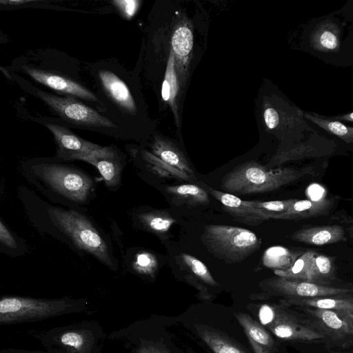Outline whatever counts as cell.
<instances>
[{"mask_svg": "<svg viewBox=\"0 0 353 353\" xmlns=\"http://www.w3.org/2000/svg\"><path fill=\"white\" fill-rule=\"evenodd\" d=\"M61 342L66 346L79 349L83 346L84 341L78 332H68L61 336Z\"/></svg>", "mask_w": 353, "mask_h": 353, "instance_id": "obj_36", "label": "cell"}, {"mask_svg": "<svg viewBox=\"0 0 353 353\" xmlns=\"http://www.w3.org/2000/svg\"><path fill=\"white\" fill-rule=\"evenodd\" d=\"M152 153L165 163L196 179L194 172L182 151L171 141L156 135L151 145Z\"/></svg>", "mask_w": 353, "mask_h": 353, "instance_id": "obj_20", "label": "cell"}, {"mask_svg": "<svg viewBox=\"0 0 353 353\" xmlns=\"http://www.w3.org/2000/svg\"><path fill=\"white\" fill-rule=\"evenodd\" d=\"M336 202L334 198L296 199L285 212L273 216L272 219L297 221L325 216L329 214Z\"/></svg>", "mask_w": 353, "mask_h": 353, "instance_id": "obj_17", "label": "cell"}, {"mask_svg": "<svg viewBox=\"0 0 353 353\" xmlns=\"http://www.w3.org/2000/svg\"><path fill=\"white\" fill-rule=\"evenodd\" d=\"M193 34L186 23H179L172 37V50L174 55L176 72L179 71L181 79L185 80L187 68L193 48Z\"/></svg>", "mask_w": 353, "mask_h": 353, "instance_id": "obj_19", "label": "cell"}, {"mask_svg": "<svg viewBox=\"0 0 353 353\" xmlns=\"http://www.w3.org/2000/svg\"><path fill=\"white\" fill-rule=\"evenodd\" d=\"M306 322L336 345H353V319L349 314L332 310L299 307Z\"/></svg>", "mask_w": 353, "mask_h": 353, "instance_id": "obj_8", "label": "cell"}, {"mask_svg": "<svg viewBox=\"0 0 353 353\" xmlns=\"http://www.w3.org/2000/svg\"><path fill=\"white\" fill-rule=\"evenodd\" d=\"M336 150L337 145L334 141L315 132L299 142L282 144L265 166L274 168L291 161L331 157L336 153Z\"/></svg>", "mask_w": 353, "mask_h": 353, "instance_id": "obj_9", "label": "cell"}, {"mask_svg": "<svg viewBox=\"0 0 353 353\" xmlns=\"http://www.w3.org/2000/svg\"><path fill=\"white\" fill-rule=\"evenodd\" d=\"M263 119L268 130L283 145L299 142L315 132L305 120L302 110L278 97L265 100Z\"/></svg>", "mask_w": 353, "mask_h": 353, "instance_id": "obj_3", "label": "cell"}, {"mask_svg": "<svg viewBox=\"0 0 353 353\" xmlns=\"http://www.w3.org/2000/svg\"><path fill=\"white\" fill-rule=\"evenodd\" d=\"M33 93L60 118L72 125L97 129L117 127L108 118L72 97H61L37 89Z\"/></svg>", "mask_w": 353, "mask_h": 353, "instance_id": "obj_7", "label": "cell"}, {"mask_svg": "<svg viewBox=\"0 0 353 353\" xmlns=\"http://www.w3.org/2000/svg\"><path fill=\"white\" fill-rule=\"evenodd\" d=\"M22 68L24 72L36 82L63 94L100 103L99 99L90 90L67 77L27 65H23Z\"/></svg>", "mask_w": 353, "mask_h": 353, "instance_id": "obj_14", "label": "cell"}, {"mask_svg": "<svg viewBox=\"0 0 353 353\" xmlns=\"http://www.w3.org/2000/svg\"><path fill=\"white\" fill-rule=\"evenodd\" d=\"M199 183L209 194L221 203L223 210L237 222L256 226L268 220L263 211L251 205L250 201H244L234 194L216 190L203 181H199Z\"/></svg>", "mask_w": 353, "mask_h": 353, "instance_id": "obj_11", "label": "cell"}, {"mask_svg": "<svg viewBox=\"0 0 353 353\" xmlns=\"http://www.w3.org/2000/svg\"><path fill=\"white\" fill-rule=\"evenodd\" d=\"M74 160L84 161L93 165L108 186L113 187L119 184L122 165L117 152L112 147H103L90 154L79 156Z\"/></svg>", "mask_w": 353, "mask_h": 353, "instance_id": "obj_15", "label": "cell"}, {"mask_svg": "<svg viewBox=\"0 0 353 353\" xmlns=\"http://www.w3.org/2000/svg\"><path fill=\"white\" fill-rule=\"evenodd\" d=\"M179 256L181 263L197 278L208 285H217L208 268L201 261L186 253H181Z\"/></svg>", "mask_w": 353, "mask_h": 353, "instance_id": "obj_30", "label": "cell"}, {"mask_svg": "<svg viewBox=\"0 0 353 353\" xmlns=\"http://www.w3.org/2000/svg\"><path fill=\"white\" fill-rule=\"evenodd\" d=\"M276 311L268 305H263L259 310V319L261 324L266 325L272 323L275 318Z\"/></svg>", "mask_w": 353, "mask_h": 353, "instance_id": "obj_37", "label": "cell"}, {"mask_svg": "<svg viewBox=\"0 0 353 353\" xmlns=\"http://www.w3.org/2000/svg\"><path fill=\"white\" fill-rule=\"evenodd\" d=\"M245 330L251 339L252 343L271 347L273 344L272 339L270 334L265 332L260 325L250 321L246 316L239 318Z\"/></svg>", "mask_w": 353, "mask_h": 353, "instance_id": "obj_33", "label": "cell"}, {"mask_svg": "<svg viewBox=\"0 0 353 353\" xmlns=\"http://www.w3.org/2000/svg\"><path fill=\"white\" fill-rule=\"evenodd\" d=\"M139 219L148 230L162 234L166 233L176 220L168 212L154 210L139 215Z\"/></svg>", "mask_w": 353, "mask_h": 353, "instance_id": "obj_29", "label": "cell"}, {"mask_svg": "<svg viewBox=\"0 0 353 353\" xmlns=\"http://www.w3.org/2000/svg\"><path fill=\"white\" fill-rule=\"evenodd\" d=\"M332 120H336V121H349V122H353V112L344 114L342 115H337L331 118H329Z\"/></svg>", "mask_w": 353, "mask_h": 353, "instance_id": "obj_41", "label": "cell"}, {"mask_svg": "<svg viewBox=\"0 0 353 353\" xmlns=\"http://www.w3.org/2000/svg\"><path fill=\"white\" fill-rule=\"evenodd\" d=\"M98 78L105 93L119 107L127 113H137V105L132 94L121 78L108 70H100Z\"/></svg>", "mask_w": 353, "mask_h": 353, "instance_id": "obj_16", "label": "cell"}, {"mask_svg": "<svg viewBox=\"0 0 353 353\" xmlns=\"http://www.w3.org/2000/svg\"><path fill=\"white\" fill-rule=\"evenodd\" d=\"M179 90V81L175 66L174 55L172 50H171L167 62L164 79L162 83L161 97L171 107L177 125H179V114L176 100Z\"/></svg>", "mask_w": 353, "mask_h": 353, "instance_id": "obj_24", "label": "cell"}, {"mask_svg": "<svg viewBox=\"0 0 353 353\" xmlns=\"http://www.w3.org/2000/svg\"><path fill=\"white\" fill-rule=\"evenodd\" d=\"M165 190L176 205L197 207L210 203L208 193L197 185L188 183L167 186Z\"/></svg>", "mask_w": 353, "mask_h": 353, "instance_id": "obj_23", "label": "cell"}, {"mask_svg": "<svg viewBox=\"0 0 353 353\" xmlns=\"http://www.w3.org/2000/svg\"><path fill=\"white\" fill-rule=\"evenodd\" d=\"M112 3L126 19H130L136 14L140 1L137 0H115Z\"/></svg>", "mask_w": 353, "mask_h": 353, "instance_id": "obj_35", "label": "cell"}, {"mask_svg": "<svg viewBox=\"0 0 353 353\" xmlns=\"http://www.w3.org/2000/svg\"><path fill=\"white\" fill-rule=\"evenodd\" d=\"M294 241L322 246L343 241L345 239L343 228L339 225H327L301 228L291 236Z\"/></svg>", "mask_w": 353, "mask_h": 353, "instance_id": "obj_18", "label": "cell"}, {"mask_svg": "<svg viewBox=\"0 0 353 353\" xmlns=\"http://www.w3.org/2000/svg\"><path fill=\"white\" fill-rule=\"evenodd\" d=\"M304 118L344 142L353 143V127L346 125L339 121L327 119L315 113L304 112Z\"/></svg>", "mask_w": 353, "mask_h": 353, "instance_id": "obj_27", "label": "cell"}, {"mask_svg": "<svg viewBox=\"0 0 353 353\" xmlns=\"http://www.w3.org/2000/svg\"><path fill=\"white\" fill-rule=\"evenodd\" d=\"M312 167L269 168L255 161H248L234 168L221 182L223 192L232 194H252L274 192L313 174Z\"/></svg>", "mask_w": 353, "mask_h": 353, "instance_id": "obj_1", "label": "cell"}, {"mask_svg": "<svg viewBox=\"0 0 353 353\" xmlns=\"http://www.w3.org/2000/svg\"><path fill=\"white\" fill-rule=\"evenodd\" d=\"M310 43L317 51H339L341 45V30L337 24L332 21L324 20L312 30L310 36Z\"/></svg>", "mask_w": 353, "mask_h": 353, "instance_id": "obj_22", "label": "cell"}, {"mask_svg": "<svg viewBox=\"0 0 353 353\" xmlns=\"http://www.w3.org/2000/svg\"><path fill=\"white\" fill-rule=\"evenodd\" d=\"M332 219L337 220L339 223L345 224H353V216H350L346 214H339L337 216L332 217Z\"/></svg>", "mask_w": 353, "mask_h": 353, "instance_id": "obj_40", "label": "cell"}, {"mask_svg": "<svg viewBox=\"0 0 353 353\" xmlns=\"http://www.w3.org/2000/svg\"><path fill=\"white\" fill-rule=\"evenodd\" d=\"M201 240L210 254L228 264L241 263L261 245V239L253 232L221 224L204 225Z\"/></svg>", "mask_w": 353, "mask_h": 353, "instance_id": "obj_2", "label": "cell"}, {"mask_svg": "<svg viewBox=\"0 0 353 353\" xmlns=\"http://www.w3.org/2000/svg\"><path fill=\"white\" fill-rule=\"evenodd\" d=\"M71 307L65 300L6 296L0 301V323L3 325L46 319L63 314Z\"/></svg>", "mask_w": 353, "mask_h": 353, "instance_id": "obj_5", "label": "cell"}, {"mask_svg": "<svg viewBox=\"0 0 353 353\" xmlns=\"http://www.w3.org/2000/svg\"><path fill=\"white\" fill-rule=\"evenodd\" d=\"M285 303L298 307L332 310L353 314V293L310 299H285Z\"/></svg>", "mask_w": 353, "mask_h": 353, "instance_id": "obj_21", "label": "cell"}, {"mask_svg": "<svg viewBox=\"0 0 353 353\" xmlns=\"http://www.w3.org/2000/svg\"><path fill=\"white\" fill-rule=\"evenodd\" d=\"M52 132L57 145V157L65 160H74L79 156L90 154L103 147L86 141L63 125L45 123Z\"/></svg>", "mask_w": 353, "mask_h": 353, "instance_id": "obj_13", "label": "cell"}, {"mask_svg": "<svg viewBox=\"0 0 353 353\" xmlns=\"http://www.w3.org/2000/svg\"><path fill=\"white\" fill-rule=\"evenodd\" d=\"M35 172L53 190L76 202L85 201L93 186L88 175L63 165L41 163L35 166Z\"/></svg>", "mask_w": 353, "mask_h": 353, "instance_id": "obj_6", "label": "cell"}, {"mask_svg": "<svg viewBox=\"0 0 353 353\" xmlns=\"http://www.w3.org/2000/svg\"><path fill=\"white\" fill-rule=\"evenodd\" d=\"M208 342L216 353H241L239 350L229 344L216 342V340H211Z\"/></svg>", "mask_w": 353, "mask_h": 353, "instance_id": "obj_39", "label": "cell"}, {"mask_svg": "<svg viewBox=\"0 0 353 353\" xmlns=\"http://www.w3.org/2000/svg\"><path fill=\"white\" fill-rule=\"evenodd\" d=\"M267 292L290 299H310L353 293V288L324 286L311 282L297 281L281 276L268 279L261 283Z\"/></svg>", "mask_w": 353, "mask_h": 353, "instance_id": "obj_10", "label": "cell"}, {"mask_svg": "<svg viewBox=\"0 0 353 353\" xmlns=\"http://www.w3.org/2000/svg\"><path fill=\"white\" fill-rule=\"evenodd\" d=\"M142 155L148 169L159 177L185 181L195 180L185 172L165 163L152 152L143 150Z\"/></svg>", "mask_w": 353, "mask_h": 353, "instance_id": "obj_28", "label": "cell"}, {"mask_svg": "<svg viewBox=\"0 0 353 353\" xmlns=\"http://www.w3.org/2000/svg\"><path fill=\"white\" fill-rule=\"evenodd\" d=\"M348 232L351 238L353 239V224L348 228Z\"/></svg>", "mask_w": 353, "mask_h": 353, "instance_id": "obj_43", "label": "cell"}, {"mask_svg": "<svg viewBox=\"0 0 353 353\" xmlns=\"http://www.w3.org/2000/svg\"><path fill=\"white\" fill-rule=\"evenodd\" d=\"M289 253L288 250L281 247H271L263 254V264L269 268L276 270H286L292 265L289 263Z\"/></svg>", "mask_w": 353, "mask_h": 353, "instance_id": "obj_31", "label": "cell"}, {"mask_svg": "<svg viewBox=\"0 0 353 353\" xmlns=\"http://www.w3.org/2000/svg\"><path fill=\"white\" fill-rule=\"evenodd\" d=\"M49 212L54 224L70 237L77 246L103 263L112 264L107 243L85 216L73 210L58 208H50Z\"/></svg>", "mask_w": 353, "mask_h": 353, "instance_id": "obj_4", "label": "cell"}, {"mask_svg": "<svg viewBox=\"0 0 353 353\" xmlns=\"http://www.w3.org/2000/svg\"><path fill=\"white\" fill-rule=\"evenodd\" d=\"M0 241L3 245L10 248H14L17 246L15 239L2 221L0 222Z\"/></svg>", "mask_w": 353, "mask_h": 353, "instance_id": "obj_38", "label": "cell"}, {"mask_svg": "<svg viewBox=\"0 0 353 353\" xmlns=\"http://www.w3.org/2000/svg\"><path fill=\"white\" fill-rule=\"evenodd\" d=\"M133 267L139 273L152 275L158 268V261L152 253L141 252L137 254Z\"/></svg>", "mask_w": 353, "mask_h": 353, "instance_id": "obj_34", "label": "cell"}, {"mask_svg": "<svg viewBox=\"0 0 353 353\" xmlns=\"http://www.w3.org/2000/svg\"><path fill=\"white\" fill-rule=\"evenodd\" d=\"M295 200V199H290L268 201H250V203L254 208L263 211L268 219H270L273 216L285 212Z\"/></svg>", "mask_w": 353, "mask_h": 353, "instance_id": "obj_32", "label": "cell"}, {"mask_svg": "<svg viewBox=\"0 0 353 353\" xmlns=\"http://www.w3.org/2000/svg\"><path fill=\"white\" fill-rule=\"evenodd\" d=\"M350 317L353 319V314H350Z\"/></svg>", "mask_w": 353, "mask_h": 353, "instance_id": "obj_44", "label": "cell"}, {"mask_svg": "<svg viewBox=\"0 0 353 353\" xmlns=\"http://www.w3.org/2000/svg\"><path fill=\"white\" fill-rule=\"evenodd\" d=\"M272 323L273 333L283 339L307 343L325 339L321 332L308 324L305 319L301 320L281 310L276 312Z\"/></svg>", "mask_w": 353, "mask_h": 353, "instance_id": "obj_12", "label": "cell"}, {"mask_svg": "<svg viewBox=\"0 0 353 353\" xmlns=\"http://www.w3.org/2000/svg\"><path fill=\"white\" fill-rule=\"evenodd\" d=\"M336 279V267L332 258L316 253L310 282L320 285L333 286L332 284Z\"/></svg>", "mask_w": 353, "mask_h": 353, "instance_id": "obj_26", "label": "cell"}, {"mask_svg": "<svg viewBox=\"0 0 353 353\" xmlns=\"http://www.w3.org/2000/svg\"><path fill=\"white\" fill-rule=\"evenodd\" d=\"M34 0H1L0 3L1 4L5 5H12V6H16V5H21V4H25L28 3L34 2Z\"/></svg>", "mask_w": 353, "mask_h": 353, "instance_id": "obj_42", "label": "cell"}, {"mask_svg": "<svg viewBox=\"0 0 353 353\" xmlns=\"http://www.w3.org/2000/svg\"><path fill=\"white\" fill-rule=\"evenodd\" d=\"M316 252L312 250L305 252L299 256L286 270H274V273L281 277L292 281H310L311 270Z\"/></svg>", "mask_w": 353, "mask_h": 353, "instance_id": "obj_25", "label": "cell"}]
</instances>
